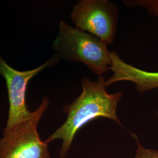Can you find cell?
I'll list each match as a JSON object with an SVG mask.
<instances>
[{"instance_id":"cell-1","label":"cell","mask_w":158,"mask_h":158,"mask_svg":"<svg viewBox=\"0 0 158 158\" xmlns=\"http://www.w3.org/2000/svg\"><path fill=\"white\" fill-rule=\"evenodd\" d=\"M81 94L73 102L63 107V111L67 115L66 121L44 141L48 144L55 139L62 140L60 158H66L79 130L94 119L105 117L123 127L116 114L123 92L108 93L102 76L97 81L84 77L81 80Z\"/></svg>"},{"instance_id":"cell-2","label":"cell","mask_w":158,"mask_h":158,"mask_svg":"<svg viewBox=\"0 0 158 158\" xmlns=\"http://www.w3.org/2000/svg\"><path fill=\"white\" fill-rule=\"evenodd\" d=\"M52 48L60 60L83 63L99 77L110 70L111 63L107 45L95 36L64 21L59 23Z\"/></svg>"},{"instance_id":"cell-3","label":"cell","mask_w":158,"mask_h":158,"mask_svg":"<svg viewBox=\"0 0 158 158\" xmlns=\"http://www.w3.org/2000/svg\"><path fill=\"white\" fill-rule=\"evenodd\" d=\"M49 105V99L44 97L28 118L2 133L0 158H51L48 144L40 139L38 132V124Z\"/></svg>"},{"instance_id":"cell-4","label":"cell","mask_w":158,"mask_h":158,"mask_svg":"<svg viewBox=\"0 0 158 158\" xmlns=\"http://www.w3.org/2000/svg\"><path fill=\"white\" fill-rule=\"evenodd\" d=\"M70 18L76 28L112 44L117 32L118 8L107 0H80L73 8Z\"/></svg>"},{"instance_id":"cell-5","label":"cell","mask_w":158,"mask_h":158,"mask_svg":"<svg viewBox=\"0 0 158 158\" xmlns=\"http://www.w3.org/2000/svg\"><path fill=\"white\" fill-rule=\"evenodd\" d=\"M60 59L56 55L43 64L34 69L19 71L11 67L0 55V76L6 80L9 101V111L6 127L3 132H7L31 116L26 104V93L29 81L46 68L55 66Z\"/></svg>"},{"instance_id":"cell-6","label":"cell","mask_w":158,"mask_h":158,"mask_svg":"<svg viewBox=\"0 0 158 158\" xmlns=\"http://www.w3.org/2000/svg\"><path fill=\"white\" fill-rule=\"evenodd\" d=\"M110 70L113 74L106 80V87L116 82L128 81L135 84L136 90L139 93L158 89V72L145 71L125 62L115 51L110 52Z\"/></svg>"},{"instance_id":"cell-7","label":"cell","mask_w":158,"mask_h":158,"mask_svg":"<svg viewBox=\"0 0 158 158\" xmlns=\"http://www.w3.org/2000/svg\"><path fill=\"white\" fill-rule=\"evenodd\" d=\"M131 135L136 142L135 155L134 158H158V151L143 148L140 143L136 134H131Z\"/></svg>"},{"instance_id":"cell-8","label":"cell","mask_w":158,"mask_h":158,"mask_svg":"<svg viewBox=\"0 0 158 158\" xmlns=\"http://www.w3.org/2000/svg\"><path fill=\"white\" fill-rule=\"evenodd\" d=\"M156 114H157V116H158V112H157V113H156Z\"/></svg>"}]
</instances>
